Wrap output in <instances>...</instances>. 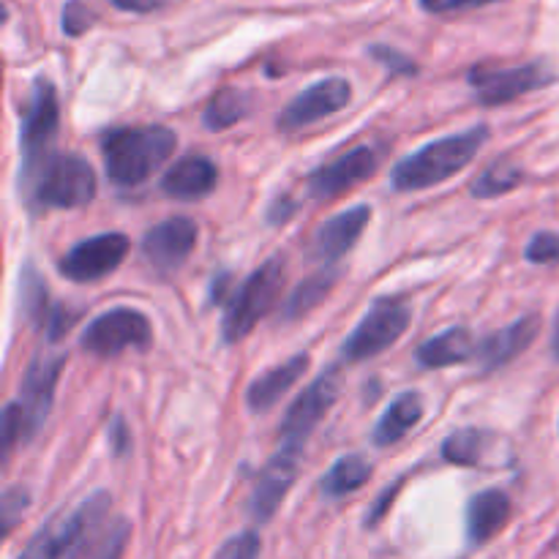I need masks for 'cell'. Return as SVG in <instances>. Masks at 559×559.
Returning a JSON list of instances; mask_svg holds the SVG:
<instances>
[{
    "label": "cell",
    "instance_id": "obj_1",
    "mask_svg": "<svg viewBox=\"0 0 559 559\" xmlns=\"http://www.w3.org/2000/svg\"><path fill=\"white\" fill-rule=\"evenodd\" d=\"M178 147V134L167 126H126L102 140L104 173L115 186L145 183L169 162Z\"/></svg>",
    "mask_w": 559,
    "mask_h": 559
},
{
    "label": "cell",
    "instance_id": "obj_2",
    "mask_svg": "<svg viewBox=\"0 0 559 559\" xmlns=\"http://www.w3.org/2000/svg\"><path fill=\"white\" fill-rule=\"evenodd\" d=\"M486 142H489V126L486 123L473 126L462 134L440 136V140L415 151L413 156L402 158L393 167L391 186L399 194H407V191H424L437 183H445L473 164V158L478 156Z\"/></svg>",
    "mask_w": 559,
    "mask_h": 559
},
{
    "label": "cell",
    "instance_id": "obj_3",
    "mask_svg": "<svg viewBox=\"0 0 559 559\" xmlns=\"http://www.w3.org/2000/svg\"><path fill=\"white\" fill-rule=\"evenodd\" d=\"M63 355H38L22 377L20 396L3 409V456L33 440L47 420L55 402V385L63 371Z\"/></svg>",
    "mask_w": 559,
    "mask_h": 559
},
{
    "label": "cell",
    "instance_id": "obj_4",
    "mask_svg": "<svg viewBox=\"0 0 559 559\" xmlns=\"http://www.w3.org/2000/svg\"><path fill=\"white\" fill-rule=\"evenodd\" d=\"M60 123V104L58 91L47 76H36L33 82L27 107L22 109V131H20V183L27 191V186L36 180L44 164L55 156L52 145L58 136Z\"/></svg>",
    "mask_w": 559,
    "mask_h": 559
},
{
    "label": "cell",
    "instance_id": "obj_5",
    "mask_svg": "<svg viewBox=\"0 0 559 559\" xmlns=\"http://www.w3.org/2000/svg\"><path fill=\"white\" fill-rule=\"evenodd\" d=\"M287 278V262L284 257H271L265 265L257 267L229 298L227 309L222 317V342L238 344L240 338L249 336L257 328V322L276 306L278 295L284 289Z\"/></svg>",
    "mask_w": 559,
    "mask_h": 559
},
{
    "label": "cell",
    "instance_id": "obj_6",
    "mask_svg": "<svg viewBox=\"0 0 559 559\" xmlns=\"http://www.w3.org/2000/svg\"><path fill=\"white\" fill-rule=\"evenodd\" d=\"M96 173L91 164L74 153H55L41 173L27 186L25 197L38 211H71L96 197Z\"/></svg>",
    "mask_w": 559,
    "mask_h": 559
},
{
    "label": "cell",
    "instance_id": "obj_7",
    "mask_svg": "<svg viewBox=\"0 0 559 559\" xmlns=\"http://www.w3.org/2000/svg\"><path fill=\"white\" fill-rule=\"evenodd\" d=\"M109 513V495L96 491L74 508L69 516L44 524L16 559H66L80 546L91 544L93 533Z\"/></svg>",
    "mask_w": 559,
    "mask_h": 559
},
{
    "label": "cell",
    "instance_id": "obj_8",
    "mask_svg": "<svg viewBox=\"0 0 559 559\" xmlns=\"http://www.w3.org/2000/svg\"><path fill=\"white\" fill-rule=\"evenodd\" d=\"M409 322H413L409 304L399 298H377L355 331L344 338V358L349 364L377 358L407 333Z\"/></svg>",
    "mask_w": 559,
    "mask_h": 559
},
{
    "label": "cell",
    "instance_id": "obj_9",
    "mask_svg": "<svg viewBox=\"0 0 559 559\" xmlns=\"http://www.w3.org/2000/svg\"><path fill=\"white\" fill-rule=\"evenodd\" d=\"M344 391V371L342 366H331L322 371L293 404H289L287 415L282 420V448H293V451H304L309 437L314 435L317 426L322 424L333 404L338 402Z\"/></svg>",
    "mask_w": 559,
    "mask_h": 559
},
{
    "label": "cell",
    "instance_id": "obj_10",
    "mask_svg": "<svg viewBox=\"0 0 559 559\" xmlns=\"http://www.w3.org/2000/svg\"><path fill=\"white\" fill-rule=\"evenodd\" d=\"M153 342V328L142 311L118 306L85 325L80 336V347L98 358H115L126 349H147Z\"/></svg>",
    "mask_w": 559,
    "mask_h": 559
},
{
    "label": "cell",
    "instance_id": "obj_11",
    "mask_svg": "<svg viewBox=\"0 0 559 559\" xmlns=\"http://www.w3.org/2000/svg\"><path fill=\"white\" fill-rule=\"evenodd\" d=\"M467 80L475 87L478 102L484 107H500V104L516 102L519 96H527V93L555 85L557 71L546 60H533V63L511 66V69L475 66Z\"/></svg>",
    "mask_w": 559,
    "mask_h": 559
},
{
    "label": "cell",
    "instance_id": "obj_12",
    "mask_svg": "<svg viewBox=\"0 0 559 559\" xmlns=\"http://www.w3.org/2000/svg\"><path fill=\"white\" fill-rule=\"evenodd\" d=\"M129 246V238L123 233L93 235V238L80 240L66 251L63 260L58 262V271L69 282L93 284L123 265Z\"/></svg>",
    "mask_w": 559,
    "mask_h": 559
},
{
    "label": "cell",
    "instance_id": "obj_13",
    "mask_svg": "<svg viewBox=\"0 0 559 559\" xmlns=\"http://www.w3.org/2000/svg\"><path fill=\"white\" fill-rule=\"evenodd\" d=\"M353 102V85L344 76H328V80L314 82L311 87L300 91L287 107L278 115V129L298 131L306 126L320 123L328 115L342 112Z\"/></svg>",
    "mask_w": 559,
    "mask_h": 559
},
{
    "label": "cell",
    "instance_id": "obj_14",
    "mask_svg": "<svg viewBox=\"0 0 559 559\" xmlns=\"http://www.w3.org/2000/svg\"><path fill=\"white\" fill-rule=\"evenodd\" d=\"M382 151L371 145L353 147L349 153L338 156L336 162L322 164L314 173L309 175V194L314 200H336L344 191L355 189L364 180H369L374 175V169L380 167Z\"/></svg>",
    "mask_w": 559,
    "mask_h": 559
},
{
    "label": "cell",
    "instance_id": "obj_15",
    "mask_svg": "<svg viewBox=\"0 0 559 559\" xmlns=\"http://www.w3.org/2000/svg\"><path fill=\"white\" fill-rule=\"evenodd\" d=\"M300 459H304V451H293V448H282L273 453L271 462L265 464L262 475L257 478L254 491H251L249 511L254 516V522L267 524L276 511L282 508L284 497L289 495V489L295 486L300 475Z\"/></svg>",
    "mask_w": 559,
    "mask_h": 559
},
{
    "label": "cell",
    "instance_id": "obj_16",
    "mask_svg": "<svg viewBox=\"0 0 559 559\" xmlns=\"http://www.w3.org/2000/svg\"><path fill=\"white\" fill-rule=\"evenodd\" d=\"M197 235H200V229H197L194 218L173 216L147 229L145 238H142V254L156 271L173 273L191 257Z\"/></svg>",
    "mask_w": 559,
    "mask_h": 559
},
{
    "label": "cell",
    "instance_id": "obj_17",
    "mask_svg": "<svg viewBox=\"0 0 559 559\" xmlns=\"http://www.w3.org/2000/svg\"><path fill=\"white\" fill-rule=\"evenodd\" d=\"M540 325H544V322H540L538 314H527L519 317L516 322H511V325L502 328V331L489 333V336L478 344V353H475L480 371L491 374V371L502 369V366H508L511 360H516L522 353H527L530 344L538 338Z\"/></svg>",
    "mask_w": 559,
    "mask_h": 559
},
{
    "label": "cell",
    "instance_id": "obj_18",
    "mask_svg": "<svg viewBox=\"0 0 559 559\" xmlns=\"http://www.w3.org/2000/svg\"><path fill=\"white\" fill-rule=\"evenodd\" d=\"M371 222V207L369 205H353L347 211L336 213L333 218H328L314 235V243H311V254L317 257L325 265L342 260L349 249H355L358 238L364 235V229Z\"/></svg>",
    "mask_w": 559,
    "mask_h": 559
},
{
    "label": "cell",
    "instance_id": "obj_19",
    "mask_svg": "<svg viewBox=\"0 0 559 559\" xmlns=\"http://www.w3.org/2000/svg\"><path fill=\"white\" fill-rule=\"evenodd\" d=\"M218 183V169L216 164L207 156H183L173 164V167L164 173L162 178V191L173 200L194 202L205 200L207 194H213Z\"/></svg>",
    "mask_w": 559,
    "mask_h": 559
},
{
    "label": "cell",
    "instance_id": "obj_20",
    "mask_svg": "<svg viewBox=\"0 0 559 559\" xmlns=\"http://www.w3.org/2000/svg\"><path fill=\"white\" fill-rule=\"evenodd\" d=\"M309 353H298L289 360H284V364L273 366L265 374L257 377L249 385V391H246V407H249L251 413H267L271 407H276L284 399V393H287L289 388L298 385L300 377L309 369Z\"/></svg>",
    "mask_w": 559,
    "mask_h": 559
},
{
    "label": "cell",
    "instance_id": "obj_21",
    "mask_svg": "<svg viewBox=\"0 0 559 559\" xmlns=\"http://www.w3.org/2000/svg\"><path fill=\"white\" fill-rule=\"evenodd\" d=\"M475 353H478V342H475L473 331L464 325H453L437 336L426 338L415 349V364L420 369H448V366L467 364L475 358Z\"/></svg>",
    "mask_w": 559,
    "mask_h": 559
},
{
    "label": "cell",
    "instance_id": "obj_22",
    "mask_svg": "<svg viewBox=\"0 0 559 559\" xmlns=\"http://www.w3.org/2000/svg\"><path fill=\"white\" fill-rule=\"evenodd\" d=\"M513 506L506 491L486 489L475 495L467 506V538L473 546L489 544L511 522Z\"/></svg>",
    "mask_w": 559,
    "mask_h": 559
},
{
    "label": "cell",
    "instance_id": "obj_23",
    "mask_svg": "<svg viewBox=\"0 0 559 559\" xmlns=\"http://www.w3.org/2000/svg\"><path fill=\"white\" fill-rule=\"evenodd\" d=\"M424 418V396L418 391H404L388 404L382 418L377 420L374 431H371V442L377 448H391L407 437L413 426L420 424Z\"/></svg>",
    "mask_w": 559,
    "mask_h": 559
},
{
    "label": "cell",
    "instance_id": "obj_24",
    "mask_svg": "<svg viewBox=\"0 0 559 559\" xmlns=\"http://www.w3.org/2000/svg\"><path fill=\"white\" fill-rule=\"evenodd\" d=\"M371 473H374V467H371L364 456L347 453V456H342L338 462H333V467L322 475L320 491L328 500H342V497L355 495L358 489H364V486L369 484Z\"/></svg>",
    "mask_w": 559,
    "mask_h": 559
},
{
    "label": "cell",
    "instance_id": "obj_25",
    "mask_svg": "<svg viewBox=\"0 0 559 559\" xmlns=\"http://www.w3.org/2000/svg\"><path fill=\"white\" fill-rule=\"evenodd\" d=\"M249 112V93L238 91V87H222V91L213 93V98L207 102L205 112H202V123H205L207 131H227L229 126L240 123Z\"/></svg>",
    "mask_w": 559,
    "mask_h": 559
},
{
    "label": "cell",
    "instance_id": "obj_26",
    "mask_svg": "<svg viewBox=\"0 0 559 559\" xmlns=\"http://www.w3.org/2000/svg\"><path fill=\"white\" fill-rule=\"evenodd\" d=\"M333 284H336V273L333 271H322V273H317V276H309L306 282H300L298 287L293 289V295L284 300L282 320L284 322L304 320L309 311H314L317 306L328 298V293L333 289Z\"/></svg>",
    "mask_w": 559,
    "mask_h": 559
},
{
    "label": "cell",
    "instance_id": "obj_27",
    "mask_svg": "<svg viewBox=\"0 0 559 559\" xmlns=\"http://www.w3.org/2000/svg\"><path fill=\"white\" fill-rule=\"evenodd\" d=\"M522 180H524L522 169L513 167V164L508 162H495L473 180L469 194H473L475 200H491V197H502L508 194V191H513Z\"/></svg>",
    "mask_w": 559,
    "mask_h": 559
},
{
    "label": "cell",
    "instance_id": "obj_28",
    "mask_svg": "<svg viewBox=\"0 0 559 559\" xmlns=\"http://www.w3.org/2000/svg\"><path fill=\"white\" fill-rule=\"evenodd\" d=\"M20 293H22V311H25L27 320H31L36 328H47L49 314H52L55 306H49L47 284H44V278L38 276L33 265H27L25 271H22Z\"/></svg>",
    "mask_w": 559,
    "mask_h": 559
},
{
    "label": "cell",
    "instance_id": "obj_29",
    "mask_svg": "<svg viewBox=\"0 0 559 559\" xmlns=\"http://www.w3.org/2000/svg\"><path fill=\"white\" fill-rule=\"evenodd\" d=\"M486 435L480 429H459L442 442V459L459 467H475L484 459Z\"/></svg>",
    "mask_w": 559,
    "mask_h": 559
},
{
    "label": "cell",
    "instance_id": "obj_30",
    "mask_svg": "<svg viewBox=\"0 0 559 559\" xmlns=\"http://www.w3.org/2000/svg\"><path fill=\"white\" fill-rule=\"evenodd\" d=\"M129 538H131V524L126 522V519H115V522L107 527V533L102 535V540L93 546L91 557L87 559H123Z\"/></svg>",
    "mask_w": 559,
    "mask_h": 559
},
{
    "label": "cell",
    "instance_id": "obj_31",
    "mask_svg": "<svg viewBox=\"0 0 559 559\" xmlns=\"http://www.w3.org/2000/svg\"><path fill=\"white\" fill-rule=\"evenodd\" d=\"M262 540L254 530H246V533L233 535L222 549L216 551V559H260Z\"/></svg>",
    "mask_w": 559,
    "mask_h": 559
},
{
    "label": "cell",
    "instance_id": "obj_32",
    "mask_svg": "<svg viewBox=\"0 0 559 559\" xmlns=\"http://www.w3.org/2000/svg\"><path fill=\"white\" fill-rule=\"evenodd\" d=\"M524 257L533 265H557L559 262V233H538L524 249Z\"/></svg>",
    "mask_w": 559,
    "mask_h": 559
},
{
    "label": "cell",
    "instance_id": "obj_33",
    "mask_svg": "<svg viewBox=\"0 0 559 559\" xmlns=\"http://www.w3.org/2000/svg\"><path fill=\"white\" fill-rule=\"evenodd\" d=\"M93 22H96V14H93L91 9H87L82 0H69V3L63 5V16H60V27H63L66 36L76 38L82 36V33L87 31V27H93Z\"/></svg>",
    "mask_w": 559,
    "mask_h": 559
},
{
    "label": "cell",
    "instance_id": "obj_34",
    "mask_svg": "<svg viewBox=\"0 0 559 559\" xmlns=\"http://www.w3.org/2000/svg\"><path fill=\"white\" fill-rule=\"evenodd\" d=\"M27 506H31V495H27V489H22V486H11L9 491L3 495V524H5V533H9L11 527L16 524V519L22 516V513L27 511Z\"/></svg>",
    "mask_w": 559,
    "mask_h": 559
},
{
    "label": "cell",
    "instance_id": "obj_35",
    "mask_svg": "<svg viewBox=\"0 0 559 559\" xmlns=\"http://www.w3.org/2000/svg\"><path fill=\"white\" fill-rule=\"evenodd\" d=\"M76 320H80V311L76 309H69V306H55L52 314H49L47 328H44L49 342H60V338L74 328Z\"/></svg>",
    "mask_w": 559,
    "mask_h": 559
},
{
    "label": "cell",
    "instance_id": "obj_36",
    "mask_svg": "<svg viewBox=\"0 0 559 559\" xmlns=\"http://www.w3.org/2000/svg\"><path fill=\"white\" fill-rule=\"evenodd\" d=\"M369 52H371V58H377L382 66H388L393 74H415V71H418L415 60H409L407 55H402L399 49L382 47V44H380V47H371Z\"/></svg>",
    "mask_w": 559,
    "mask_h": 559
},
{
    "label": "cell",
    "instance_id": "obj_37",
    "mask_svg": "<svg viewBox=\"0 0 559 559\" xmlns=\"http://www.w3.org/2000/svg\"><path fill=\"white\" fill-rule=\"evenodd\" d=\"M418 3L429 14H451V11L480 9V5L497 3V0H418Z\"/></svg>",
    "mask_w": 559,
    "mask_h": 559
},
{
    "label": "cell",
    "instance_id": "obj_38",
    "mask_svg": "<svg viewBox=\"0 0 559 559\" xmlns=\"http://www.w3.org/2000/svg\"><path fill=\"white\" fill-rule=\"evenodd\" d=\"M109 448H112L115 456H126L131 451V435L126 429V420L123 415H115L109 420Z\"/></svg>",
    "mask_w": 559,
    "mask_h": 559
},
{
    "label": "cell",
    "instance_id": "obj_39",
    "mask_svg": "<svg viewBox=\"0 0 559 559\" xmlns=\"http://www.w3.org/2000/svg\"><path fill=\"white\" fill-rule=\"evenodd\" d=\"M115 9L131 11V14H151V11L162 9L164 0H109Z\"/></svg>",
    "mask_w": 559,
    "mask_h": 559
},
{
    "label": "cell",
    "instance_id": "obj_40",
    "mask_svg": "<svg viewBox=\"0 0 559 559\" xmlns=\"http://www.w3.org/2000/svg\"><path fill=\"white\" fill-rule=\"evenodd\" d=\"M293 211H295V202L287 200V197H282V200H278L271 211H267V218H271L273 224H282V222H287L289 213Z\"/></svg>",
    "mask_w": 559,
    "mask_h": 559
},
{
    "label": "cell",
    "instance_id": "obj_41",
    "mask_svg": "<svg viewBox=\"0 0 559 559\" xmlns=\"http://www.w3.org/2000/svg\"><path fill=\"white\" fill-rule=\"evenodd\" d=\"M551 355L559 360V311L555 317V325H551Z\"/></svg>",
    "mask_w": 559,
    "mask_h": 559
}]
</instances>
